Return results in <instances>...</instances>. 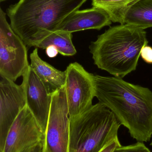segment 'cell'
Listing matches in <instances>:
<instances>
[{
  "label": "cell",
  "mask_w": 152,
  "mask_h": 152,
  "mask_svg": "<svg viewBox=\"0 0 152 152\" xmlns=\"http://www.w3.org/2000/svg\"><path fill=\"white\" fill-rule=\"evenodd\" d=\"M95 96L115 114L138 142H147L152 136V92L122 78L94 75Z\"/></svg>",
  "instance_id": "6da1fadb"
},
{
  "label": "cell",
  "mask_w": 152,
  "mask_h": 152,
  "mask_svg": "<svg viewBox=\"0 0 152 152\" xmlns=\"http://www.w3.org/2000/svg\"><path fill=\"white\" fill-rule=\"evenodd\" d=\"M148 43L145 29L120 24L98 36L89 48L98 68L122 78L136 69L141 51Z\"/></svg>",
  "instance_id": "7a4b0ae2"
},
{
  "label": "cell",
  "mask_w": 152,
  "mask_h": 152,
  "mask_svg": "<svg viewBox=\"0 0 152 152\" xmlns=\"http://www.w3.org/2000/svg\"><path fill=\"white\" fill-rule=\"evenodd\" d=\"M87 0H19L6 14L14 32L26 45L44 32L56 31L62 21Z\"/></svg>",
  "instance_id": "3957f363"
},
{
  "label": "cell",
  "mask_w": 152,
  "mask_h": 152,
  "mask_svg": "<svg viewBox=\"0 0 152 152\" xmlns=\"http://www.w3.org/2000/svg\"><path fill=\"white\" fill-rule=\"evenodd\" d=\"M121 124L113 112L99 102L70 118L69 152H100L118 139Z\"/></svg>",
  "instance_id": "277c9868"
},
{
  "label": "cell",
  "mask_w": 152,
  "mask_h": 152,
  "mask_svg": "<svg viewBox=\"0 0 152 152\" xmlns=\"http://www.w3.org/2000/svg\"><path fill=\"white\" fill-rule=\"evenodd\" d=\"M0 9V76L15 82L30 67L26 45L8 23Z\"/></svg>",
  "instance_id": "5b68a950"
},
{
  "label": "cell",
  "mask_w": 152,
  "mask_h": 152,
  "mask_svg": "<svg viewBox=\"0 0 152 152\" xmlns=\"http://www.w3.org/2000/svg\"><path fill=\"white\" fill-rule=\"evenodd\" d=\"M43 152H69L70 117L66 86L51 94Z\"/></svg>",
  "instance_id": "8992f818"
},
{
  "label": "cell",
  "mask_w": 152,
  "mask_h": 152,
  "mask_svg": "<svg viewBox=\"0 0 152 152\" xmlns=\"http://www.w3.org/2000/svg\"><path fill=\"white\" fill-rule=\"evenodd\" d=\"M66 96L70 118L84 112L92 105L95 96L93 74L77 62L71 63L66 70Z\"/></svg>",
  "instance_id": "52a82bcc"
},
{
  "label": "cell",
  "mask_w": 152,
  "mask_h": 152,
  "mask_svg": "<svg viewBox=\"0 0 152 152\" xmlns=\"http://www.w3.org/2000/svg\"><path fill=\"white\" fill-rule=\"evenodd\" d=\"M43 129L26 105L11 126L0 152H21L44 141Z\"/></svg>",
  "instance_id": "ba28073f"
},
{
  "label": "cell",
  "mask_w": 152,
  "mask_h": 152,
  "mask_svg": "<svg viewBox=\"0 0 152 152\" xmlns=\"http://www.w3.org/2000/svg\"><path fill=\"white\" fill-rule=\"evenodd\" d=\"M0 81V152L8 132L22 109L26 105L25 86L1 77Z\"/></svg>",
  "instance_id": "9c48e42d"
},
{
  "label": "cell",
  "mask_w": 152,
  "mask_h": 152,
  "mask_svg": "<svg viewBox=\"0 0 152 152\" xmlns=\"http://www.w3.org/2000/svg\"><path fill=\"white\" fill-rule=\"evenodd\" d=\"M22 77L26 105L45 133L51 110V95L30 67Z\"/></svg>",
  "instance_id": "30bf717a"
},
{
  "label": "cell",
  "mask_w": 152,
  "mask_h": 152,
  "mask_svg": "<svg viewBox=\"0 0 152 152\" xmlns=\"http://www.w3.org/2000/svg\"><path fill=\"white\" fill-rule=\"evenodd\" d=\"M112 22L109 16L105 11L93 7L75 11L62 21L56 31L72 34L87 29L100 30L110 26Z\"/></svg>",
  "instance_id": "8fae6325"
},
{
  "label": "cell",
  "mask_w": 152,
  "mask_h": 152,
  "mask_svg": "<svg viewBox=\"0 0 152 152\" xmlns=\"http://www.w3.org/2000/svg\"><path fill=\"white\" fill-rule=\"evenodd\" d=\"M30 67L43 83L50 94L66 85L67 73L56 69L39 57L37 48L30 54Z\"/></svg>",
  "instance_id": "7c38bea8"
},
{
  "label": "cell",
  "mask_w": 152,
  "mask_h": 152,
  "mask_svg": "<svg viewBox=\"0 0 152 152\" xmlns=\"http://www.w3.org/2000/svg\"><path fill=\"white\" fill-rule=\"evenodd\" d=\"M72 33L55 31L44 32L30 40L26 46L46 49L54 46L60 54L64 56H72L76 53L72 41Z\"/></svg>",
  "instance_id": "4fadbf2b"
},
{
  "label": "cell",
  "mask_w": 152,
  "mask_h": 152,
  "mask_svg": "<svg viewBox=\"0 0 152 152\" xmlns=\"http://www.w3.org/2000/svg\"><path fill=\"white\" fill-rule=\"evenodd\" d=\"M125 24L144 29L152 27V0H140L134 4L126 15Z\"/></svg>",
  "instance_id": "5bb4252c"
},
{
  "label": "cell",
  "mask_w": 152,
  "mask_h": 152,
  "mask_svg": "<svg viewBox=\"0 0 152 152\" xmlns=\"http://www.w3.org/2000/svg\"><path fill=\"white\" fill-rule=\"evenodd\" d=\"M93 7L105 11L114 23L125 24L129 9L140 0H92Z\"/></svg>",
  "instance_id": "9a60e30c"
},
{
  "label": "cell",
  "mask_w": 152,
  "mask_h": 152,
  "mask_svg": "<svg viewBox=\"0 0 152 152\" xmlns=\"http://www.w3.org/2000/svg\"><path fill=\"white\" fill-rule=\"evenodd\" d=\"M113 152H151L142 142H137L135 144L127 146H118Z\"/></svg>",
  "instance_id": "2e32d148"
},
{
  "label": "cell",
  "mask_w": 152,
  "mask_h": 152,
  "mask_svg": "<svg viewBox=\"0 0 152 152\" xmlns=\"http://www.w3.org/2000/svg\"><path fill=\"white\" fill-rule=\"evenodd\" d=\"M141 56L146 63L152 64V47L146 45L141 51Z\"/></svg>",
  "instance_id": "e0dca14e"
},
{
  "label": "cell",
  "mask_w": 152,
  "mask_h": 152,
  "mask_svg": "<svg viewBox=\"0 0 152 152\" xmlns=\"http://www.w3.org/2000/svg\"><path fill=\"white\" fill-rule=\"evenodd\" d=\"M120 145H121L120 144V142L119 139H117V140H115L110 144L108 145L100 152H113L116 148Z\"/></svg>",
  "instance_id": "ac0fdd59"
},
{
  "label": "cell",
  "mask_w": 152,
  "mask_h": 152,
  "mask_svg": "<svg viewBox=\"0 0 152 152\" xmlns=\"http://www.w3.org/2000/svg\"><path fill=\"white\" fill-rule=\"evenodd\" d=\"M44 142H41L21 152H43Z\"/></svg>",
  "instance_id": "d6986e66"
},
{
  "label": "cell",
  "mask_w": 152,
  "mask_h": 152,
  "mask_svg": "<svg viewBox=\"0 0 152 152\" xmlns=\"http://www.w3.org/2000/svg\"><path fill=\"white\" fill-rule=\"evenodd\" d=\"M59 53L57 49L54 46H50L46 49V53L50 58L56 57Z\"/></svg>",
  "instance_id": "ffe728a7"
},
{
  "label": "cell",
  "mask_w": 152,
  "mask_h": 152,
  "mask_svg": "<svg viewBox=\"0 0 152 152\" xmlns=\"http://www.w3.org/2000/svg\"><path fill=\"white\" fill-rule=\"evenodd\" d=\"M7 1V0H0V2H1L4 1Z\"/></svg>",
  "instance_id": "44dd1931"
},
{
  "label": "cell",
  "mask_w": 152,
  "mask_h": 152,
  "mask_svg": "<svg viewBox=\"0 0 152 152\" xmlns=\"http://www.w3.org/2000/svg\"><path fill=\"white\" fill-rule=\"evenodd\" d=\"M151 145H152V141L151 143Z\"/></svg>",
  "instance_id": "7402d4cb"
}]
</instances>
